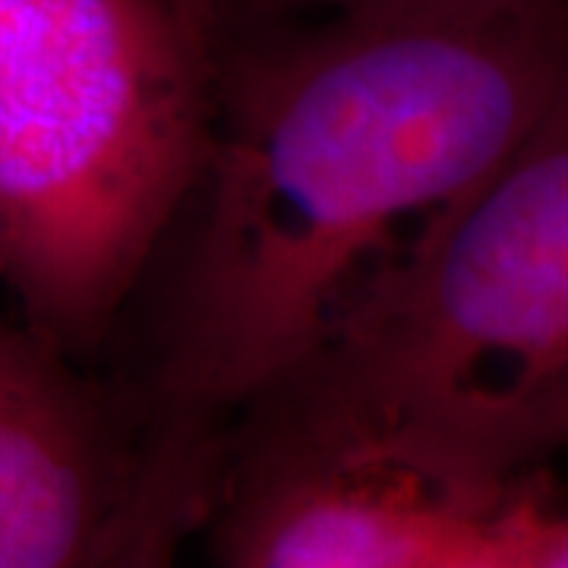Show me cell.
<instances>
[{"mask_svg": "<svg viewBox=\"0 0 568 568\" xmlns=\"http://www.w3.org/2000/svg\"><path fill=\"white\" fill-rule=\"evenodd\" d=\"M547 506L544 477L528 480L484 511L433 568H530L534 534Z\"/></svg>", "mask_w": 568, "mask_h": 568, "instance_id": "6", "label": "cell"}, {"mask_svg": "<svg viewBox=\"0 0 568 568\" xmlns=\"http://www.w3.org/2000/svg\"><path fill=\"white\" fill-rule=\"evenodd\" d=\"M530 568H568V508H559L552 499L534 534Z\"/></svg>", "mask_w": 568, "mask_h": 568, "instance_id": "8", "label": "cell"}, {"mask_svg": "<svg viewBox=\"0 0 568 568\" xmlns=\"http://www.w3.org/2000/svg\"><path fill=\"white\" fill-rule=\"evenodd\" d=\"M566 92L568 0L323 13L250 58L215 89L126 395L222 439L364 320Z\"/></svg>", "mask_w": 568, "mask_h": 568, "instance_id": "1", "label": "cell"}, {"mask_svg": "<svg viewBox=\"0 0 568 568\" xmlns=\"http://www.w3.org/2000/svg\"><path fill=\"white\" fill-rule=\"evenodd\" d=\"M320 13H496L540 0H304Z\"/></svg>", "mask_w": 568, "mask_h": 568, "instance_id": "7", "label": "cell"}, {"mask_svg": "<svg viewBox=\"0 0 568 568\" xmlns=\"http://www.w3.org/2000/svg\"><path fill=\"white\" fill-rule=\"evenodd\" d=\"M503 499L392 443L260 405L224 433L203 528L219 568H433Z\"/></svg>", "mask_w": 568, "mask_h": 568, "instance_id": "5", "label": "cell"}, {"mask_svg": "<svg viewBox=\"0 0 568 568\" xmlns=\"http://www.w3.org/2000/svg\"><path fill=\"white\" fill-rule=\"evenodd\" d=\"M263 405L392 443L487 499L566 455L568 92L364 320Z\"/></svg>", "mask_w": 568, "mask_h": 568, "instance_id": "3", "label": "cell"}, {"mask_svg": "<svg viewBox=\"0 0 568 568\" xmlns=\"http://www.w3.org/2000/svg\"><path fill=\"white\" fill-rule=\"evenodd\" d=\"M212 111L209 44L168 0H0V287L67 361L140 301Z\"/></svg>", "mask_w": 568, "mask_h": 568, "instance_id": "2", "label": "cell"}, {"mask_svg": "<svg viewBox=\"0 0 568 568\" xmlns=\"http://www.w3.org/2000/svg\"><path fill=\"white\" fill-rule=\"evenodd\" d=\"M168 7L186 22V29L200 41L209 44V32H212V0H168Z\"/></svg>", "mask_w": 568, "mask_h": 568, "instance_id": "9", "label": "cell"}, {"mask_svg": "<svg viewBox=\"0 0 568 568\" xmlns=\"http://www.w3.org/2000/svg\"><path fill=\"white\" fill-rule=\"evenodd\" d=\"M222 443L95 388L0 313V568H178Z\"/></svg>", "mask_w": 568, "mask_h": 568, "instance_id": "4", "label": "cell"}]
</instances>
